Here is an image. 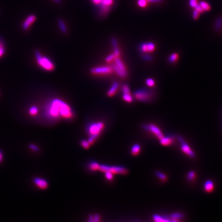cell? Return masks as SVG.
<instances>
[{
	"instance_id": "b9f144b4",
	"label": "cell",
	"mask_w": 222,
	"mask_h": 222,
	"mask_svg": "<svg viewBox=\"0 0 222 222\" xmlns=\"http://www.w3.org/2000/svg\"><path fill=\"white\" fill-rule=\"evenodd\" d=\"M29 148L34 151H38L39 150V148L37 147V145H29Z\"/></svg>"
},
{
	"instance_id": "603a6c76",
	"label": "cell",
	"mask_w": 222,
	"mask_h": 222,
	"mask_svg": "<svg viewBox=\"0 0 222 222\" xmlns=\"http://www.w3.org/2000/svg\"><path fill=\"white\" fill-rule=\"evenodd\" d=\"M153 218L154 220L156 221V222H168V221H170L167 218L165 219V217H162L161 216H158L157 214L154 215Z\"/></svg>"
},
{
	"instance_id": "7bdbcfd3",
	"label": "cell",
	"mask_w": 222,
	"mask_h": 222,
	"mask_svg": "<svg viewBox=\"0 0 222 222\" xmlns=\"http://www.w3.org/2000/svg\"><path fill=\"white\" fill-rule=\"evenodd\" d=\"M194 9H195L197 10L199 12V13H204V10L202 9V8H201V6H200L199 4H198V5H197V6L195 7V8H194Z\"/></svg>"
},
{
	"instance_id": "5b68a950",
	"label": "cell",
	"mask_w": 222,
	"mask_h": 222,
	"mask_svg": "<svg viewBox=\"0 0 222 222\" xmlns=\"http://www.w3.org/2000/svg\"><path fill=\"white\" fill-rule=\"evenodd\" d=\"M154 94L153 92L151 90L142 88L135 92L134 96L137 100L142 102H148L152 99Z\"/></svg>"
},
{
	"instance_id": "52a82bcc",
	"label": "cell",
	"mask_w": 222,
	"mask_h": 222,
	"mask_svg": "<svg viewBox=\"0 0 222 222\" xmlns=\"http://www.w3.org/2000/svg\"><path fill=\"white\" fill-rule=\"evenodd\" d=\"M113 71L111 66H102L94 67L91 70L92 73L94 75H107L110 74Z\"/></svg>"
},
{
	"instance_id": "bcb514c9",
	"label": "cell",
	"mask_w": 222,
	"mask_h": 222,
	"mask_svg": "<svg viewBox=\"0 0 222 222\" xmlns=\"http://www.w3.org/2000/svg\"><path fill=\"white\" fill-rule=\"evenodd\" d=\"M102 1V0H92V2L95 5H99L100 4L101 2Z\"/></svg>"
},
{
	"instance_id": "5bb4252c",
	"label": "cell",
	"mask_w": 222,
	"mask_h": 222,
	"mask_svg": "<svg viewBox=\"0 0 222 222\" xmlns=\"http://www.w3.org/2000/svg\"><path fill=\"white\" fill-rule=\"evenodd\" d=\"M111 67H112L113 70H114L116 73L118 75L119 77H121L122 78H124L128 75V73H126V72H123L122 70H121L119 68H118L116 64L114 63L111 64Z\"/></svg>"
},
{
	"instance_id": "ee69618b",
	"label": "cell",
	"mask_w": 222,
	"mask_h": 222,
	"mask_svg": "<svg viewBox=\"0 0 222 222\" xmlns=\"http://www.w3.org/2000/svg\"><path fill=\"white\" fill-rule=\"evenodd\" d=\"M143 58H144V59H145V60H147V61H149V60H151L152 59V57H151V56H149V55H144V56H143Z\"/></svg>"
},
{
	"instance_id": "3957f363",
	"label": "cell",
	"mask_w": 222,
	"mask_h": 222,
	"mask_svg": "<svg viewBox=\"0 0 222 222\" xmlns=\"http://www.w3.org/2000/svg\"><path fill=\"white\" fill-rule=\"evenodd\" d=\"M35 57L37 63L44 70L52 71L54 70L55 65L53 61L48 58L42 56L38 51H36Z\"/></svg>"
},
{
	"instance_id": "ba28073f",
	"label": "cell",
	"mask_w": 222,
	"mask_h": 222,
	"mask_svg": "<svg viewBox=\"0 0 222 222\" xmlns=\"http://www.w3.org/2000/svg\"><path fill=\"white\" fill-rule=\"evenodd\" d=\"M143 128L144 129H145L147 131H150L151 132H152L153 134L155 135L157 138L160 140L163 137V134L161 132V131H160V130L153 123H150L149 125H144Z\"/></svg>"
},
{
	"instance_id": "484cf974",
	"label": "cell",
	"mask_w": 222,
	"mask_h": 222,
	"mask_svg": "<svg viewBox=\"0 0 222 222\" xmlns=\"http://www.w3.org/2000/svg\"><path fill=\"white\" fill-rule=\"evenodd\" d=\"M122 99L128 103H131L133 101V98L131 94H122Z\"/></svg>"
},
{
	"instance_id": "d6986e66",
	"label": "cell",
	"mask_w": 222,
	"mask_h": 222,
	"mask_svg": "<svg viewBox=\"0 0 222 222\" xmlns=\"http://www.w3.org/2000/svg\"><path fill=\"white\" fill-rule=\"evenodd\" d=\"M141 151V145L139 144H135L132 147L131 150V154L133 156L137 155Z\"/></svg>"
},
{
	"instance_id": "681fc988",
	"label": "cell",
	"mask_w": 222,
	"mask_h": 222,
	"mask_svg": "<svg viewBox=\"0 0 222 222\" xmlns=\"http://www.w3.org/2000/svg\"><path fill=\"white\" fill-rule=\"evenodd\" d=\"M2 160V154L1 153H0V161Z\"/></svg>"
},
{
	"instance_id": "8992f818",
	"label": "cell",
	"mask_w": 222,
	"mask_h": 222,
	"mask_svg": "<svg viewBox=\"0 0 222 222\" xmlns=\"http://www.w3.org/2000/svg\"><path fill=\"white\" fill-rule=\"evenodd\" d=\"M178 141H179V143L181 144V149L184 153L186 155H188L189 156L194 158L195 157V153L192 150L190 147L186 143L185 141H184L183 138L181 136H178L177 137Z\"/></svg>"
},
{
	"instance_id": "e0dca14e",
	"label": "cell",
	"mask_w": 222,
	"mask_h": 222,
	"mask_svg": "<svg viewBox=\"0 0 222 222\" xmlns=\"http://www.w3.org/2000/svg\"><path fill=\"white\" fill-rule=\"evenodd\" d=\"M114 60H115V63H114L116 64V66L118 68H119L121 70H122L123 72H126V73H128L127 70H126V67L125 66V64H123L122 61L120 60L119 58L115 57Z\"/></svg>"
},
{
	"instance_id": "8fae6325",
	"label": "cell",
	"mask_w": 222,
	"mask_h": 222,
	"mask_svg": "<svg viewBox=\"0 0 222 222\" xmlns=\"http://www.w3.org/2000/svg\"><path fill=\"white\" fill-rule=\"evenodd\" d=\"M36 185L41 189H45L48 187V183L47 180L39 177H36L34 179Z\"/></svg>"
},
{
	"instance_id": "cb8c5ba5",
	"label": "cell",
	"mask_w": 222,
	"mask_h": 222,
	"mask_svg": "<svg viewBox=\"0 0 222 222\" xmlns=\"http://www.w3.org/2000/svg\"><path fill=\"white\" fill-rule=\"evenodd\" d=\"M155 175L157 176L158 178H159L161 181L163 182H166L167 179V177L166 175L165 174H164L162 172H158V171H156L155 172Z\"/></svg>"
},
{
	"instance_id": "7402d4cb",
	"label": "cell",
	"mask_w": 222,
	"mask_h": 222,
	"mask_svg": "<svg viewBox=\"0 0 222 222\" xmlns=\"http://www.w3.org/2000/svg\"><path fill=\"white\" fill-rule=\"evenodd\" d=\"M199 5L201 6L204 11H209L211 9L210 5L207 2H205V1H201Z\"/></svg>"
},
{
	"instance_id": "ac0fdd59",
	"label": "cell",
	"mask_w": 222,
	"mask_h": 222,
	"mask_svg": "<svg viewBox=\"0 0 222 222\" xmlns=\"http://www.w3.org/2000/svg\"><path fill=\"white\" fill-rule=\"evenodd\" d=\"M100 164L97 161H92L90 162V164H88V169L92 171H96L99 170V168H100Z\"/></svg>"
},
{
	"instance_id": "f546056e",
	"label": "cell",
	"mask_w": 222,
	"mask_h": 222,
	"mask_svg": "<svg viewBox=\"0 0 222 222\" xmlns=\"http://www.w3.org/2000/svg\"><path fill=\"white\" fill-rule=\"evenodd\" d=\"M140 50L141 52L143 53H149L148 48V45H147V43H142L140 46Z\"/></svg>"
},
{
	"instance_id": "8d00e7d4",
	"label": "cell",
	"mask_w": 222,
	"mask_h": 222,
	"mask_svg": "<svg viewBox=\"0 0 222 222\" xmlns=\"http://www.w3.org/2000/svg\"><path fill=\"white\" fill-rule=\"evenodd\" d=\"M200 13H199L197 10L194 9V11H193V13H192V18H193V19H194V20H197L198 19V18H199V17H200Z\"/></svg>"
},
{
	"instance_id": "7dc6e473",
	"label": "cell",
	"mask_w": 222,
	"mask_h": 222,
	"mask_svg": "<svg viewBox=\"0 0 222 222\" xmlns=\"http://www.w3.org/2000/svg\"><path fill=\"white\" fill-rule=\"evenodd\" d=\"M88 222H93V215H92V214H90V215H89L88 217Z\"/></svg>"
},
{
	"instance_id": "6da1fadb",
	"label": "cell",
	"mask_w": 222,
	"mask_h": 222,
	"mask_svg": "<svg viewBox=\"0 0 222 222\" xmlns=\"http://www.w3.org/2000/svg\"><path fill=\"white\" fill-rule=\"evenodd\" d=\"M45 114L47 117L54 120L60 118L70 119L74 114L73 110L69 104L58 98L52 99L47 104Z\"/></svg>"
},
{
	"instance_id": "83f0119b",
	"label": "cell",
	"mask_w": 222,
	"mask_h": 222,
	"mask_svg": "<svg viewBox=\"0 0 222 222\" xmlns=\"http://www.w3.org/2000/svg\"><path fill=\"white\" fill-rule=\"evenodd\" d=\"M5 52V45L4 42L2 40H0V58L3 56Z\"/></svg>"
},
{
	"instance_id": "30bf717a",
	"label": "cell",
	"mask_w": 222,
	"mask_h": 222,
	"mask_svg": "<svg viewBox=\"0 0 222 222\" xmlns=\"http://www.w3.org/2000/svg\"><path fill=\"white\" fill-rule=\"evenodd\" d=\"M36 20V17L34 14H31L27 18H26V19L24 20V22L23 23L22 28L24 30L26 31L28 29L31 27V25H32L35 21Z\"/></svg>"
},
{
	"instance_id": "f6af8a7d",
	"label": "cell",
	"mask_w": 222,
	"mask_h": 222,
	"mask_svg": "<svg viewBox=\"0 0 222 222\" xmlns=\"http://www.w3.org/2000/svg\"><path fill=\"white\" fill-rule=\"evenodd\" d=\"M147 2L149 3H160L163 0H145Z\"/></svg>"
},
{
	"instance_id": "277c9868",
	"label": "cell",
	"mask_w": 222,
	"mask_h": 222,
	"mask_svg": "<svg viewBox=\"0 0 222 222\" xmlns=\"http://www.w3.org/2000/svg\"><path fill=\"white\" fill-rule=\"evenodd\" d=\"M99 171L103 173L106 171H110L113 174L125 175L128 173V170L126 168H125L124 167L117 166L100 165L99 168Z\"/></svg>"
},
{
	"instance_id": "836d02e7",
	"label": "cell",
	"mask_w": 222,
	"mask_h": 222,
	"mask_svg": "<svg viewBox=\"0 0 222 222\" xmlns=\"http://www.w3.org/2000/svg\"><path fill=\"white\" fill-rule=\"evenodd\" d=\"M147 45H148V48L149 53H151L155 50V46L154 43H152V42L147 43Z\"/></svg>"
},
{
	"instance_id": "ffe728a7",
	"label": "cell",
	"mask_w": 222,
	"mask_h": 222,
	"mask_svg": "<svg viewBox=\"0 0 222 222\" xmlns=\"http://www.w3.org/2000/svg\"><path fill=\"white\" fill-rule=\"evenodd\" d=\"M222 27V18L219 17L216 20L215 25H214V29L216 32L220 31Z\"/></svg>"
},
{
	"instance_id": "4dcf8cb0",
	"label": "cell",
	"mask_w": 222,
	"mask_h": 222,
	"mask_svg": "<svg viewBox=\"0 0 222 222\" xmlns=\"http://www.w3.org/2000/svg\"><path fill=\"white\" fill-rule=\"evenodd\" d=\"M38 107H36L35 106H32L29 110V113L32 116L36 115L38 113Z\"/></svg>"
},
{
	"instance_id": "4316f807",
	"label": "cell",
	"mask_w": 222,
	"mask_h": 222,
	"mask_svg": "<svg viewBox=\"0 0 222 222\" xmlns=\"http://www.w3.org/2000/svg\"><path fill=\"white\" fill-rule=\"evenodd\" d=\"M171 217L173 219V221H177L179 219L183 217V215L181 213H175L172 214Z\"/></svg>"
},
{
	"instance_id": "9c48e42d",
	"label": "cell",
	"mask_w": 222,
	"mask_h": 222,
	"mask_svg": "<svg viewBox=\"0 0 222 222\" xmlns=\"http://www.w3.org/2000/svg\"><path fill=\"white\" fill-rule=\"evenodd\" d=\"M113 4V0H102L101 2L100 13L101 14H107L111 9V6Z\"/></svg>"
},
{
	"instance_id": "d4e9b609",
	"label": "cell",
	"mask_w": 222,
	"mask_h": 222,
	"mask_svg": "<svg viewBox=\"0 0 222 222\" xmlns=\"http://www.w3.org/2000/svg\"><path fill=\"white\" fill-rule=\"evenodd\" d=\"M122 94H131L129 86L126 84H125L122 85Z\"/></svg>"
},
{
	"instance_id": "60d3db41",
	"label": "cell",
	"mask_w": 222,
	"mask_h": 222,
	"mask_svg": "<svg viewBox=\"0 0 222 222\" xmlns=\"http://www.w3.org/2000/svg\"><path fill=\"white\" fill-rule=\"evenodd\" d=\"M100 221V216L99 214L93 215V222H98Z\"/></svg>"
},
{
	"instance_id": "f1b7e54d",
	"label": "cell",
	"mask_w": 222,
	"mask_h": 222,
	"mask_svg": "<svg viewBox=\"0 0 222 222\" xmlns=\"http://www.w3.org/2000/svg\"><path fill=\"white\" fill-rule=\"evenodd\" d=\"M179 58V55L177 53H173L172 54H171L169 58V61L170 63H174L176 61L177 59Z\"/></svg>"
},
{
	"instance_id": "2e32d148",
	"label": "cell",
	"mask_w": 222,
	"mask_h": 222,
	"mask_svg": "<svg viewBox=\"0 0 222 222\" xmlns=\"http://www.w3.org/2000/svg\"><path fill=\"white\" fill-rule=\"evenodd\" d=\"M204 188L207 192H211L214 189V183L211 180H208L205 182Z\"/></svg>"
},
{
	"instance_id": "1f68e13d",
	"label": "cell",
	"mask_w": 222,
	"mask_h": 222,
	"mask_svg": "<svg viewBox=\"0 0 222 222\" xmlns=\"http://www.w3.org/2000/svg\"><path fill=\"white\" fill-rule=\"evenodd\" d=\"M80 144H81L82 147L85 149H88L90 148V145H91L90 144H89V142H88V141H85V140H82L81 141V142H80Z\"/></svg>"
},
{
	"instance_id": "44dd1931",
	"label": "cell",
	"mask_w": 222,
	"mask_h": 222,
	"mask_svg": "<svg viewBox=\"0 0 222 222\" xmlns=\"http://www.w3.org/2000/svg\"><path fill=\"white\" fill-rule=\"evenodd\" d=\"M58 24H59V26L61 29V32L64 34H66L67 32V27H66V26L63 20L62 19H59L58 20Z\"/></svg>"
},
{
	"instance_id": "e575fe53",
	"label": "cell",
	"mask_w": 222,
	"mask_h": 222,
	"mask_svg": "<svg viewBox=\"0 0 222 222\" xmlns=\"http://www.w3.org/2000/svg\"><path fill=\"white\" fill-rule=\"evenodd\" d=\"M148 2L145 0H138L137 4L141 8H145L147 6Z\"/></svg>"
},
{
	"instance_id": "74e56055",
	"label": "cell",
	"mask_w": 222,
	"mask_h": 222,
	"mask_svg": "<svg viewBox=\"0 0 222 222\" xmlns=\"http://www.w3.org/2000/svg\"><path fill=\"white\" fill-rule=\"evenodd\" d=\"M146 84L149 86L152 87L155 85V82L152 78H148L146 80Z\"/></svg>"
},
{
	"instance_id": "ab89813d",
	"label": "cell",
	"mask_w": 222,
	"mask_h": 222,
	"mask_svg": "<svg viewBox=\"0 0 222 222\" xmlns=\"http://www.w3.org/2000/svg\"><path fill=\"white\" fill-rule=\"evenodd\" d=\"M115 56L114 54H112L110 55L109 56H107L106 58V61L107 62H110L112 60H113L114 59H115Z\"/></svg>"
},
{
	"instance_id": "d590c367",
	"label": "cell",
	"mask_w": 222,
	"mask_h": 222,
	"mask_svg": "<svg viewBox=\"0 0 222 222\" xmlns=\"http://www.w3.org/2000/svg\"><path fill=\"white\" fill-rule=\"evenodd\" d=\"M195 177V173L194 171H190L187 175V179L189 181H192Z\"/></svg>"
},
{
	"instance_id": "4fadbf2b",
	"label": "cell",
	"mask_w": 222,
	"mask_h": 222,
	"mask_svg": "<svg viewBox=\"0 0 222 222\" xmlns=\"http://www.w3.org/2000/svg\"><path fill=\"white\" fill-rule=\"evenodd\" d=\"M119 83L118 82L115 81L112 84V86H111L110 89L108 90L107 92V95L109 97H112L114 96L115 93L118 90L119 88Z\"/></svg>"
},
{
	"instance_id": "7a4b0ae2",
	"label": "cell",
	"mask_w": 222,
	"mask_h": 222,
	"mask_svg": "<svg viewBox=\"0 0 222 222\" xmlns=\"http://www.w3.org/2000/svg\"><path fill=\"white\" fill-rule=\"evenodd\" d=\"M104 126V123L101 122H94L88 125L86 128V132L90 136L88 141L90 145L94 144L95 141L100 136Z\"/></svg>"
},
{
	"instance_id": "d6a6232c",
	"label": "cell",
	"mask_w": 222,
	"mask_h": 222,
	"mask_svg": "<svg viewBox=\"0 0 222 222\" xmlns=\"http://www.w3.org/2000/svg\"><path fill=\"white\" fill-rule=\"evenodd\" d=\"M104 173L105 174V177L107 180L112 181V179H113V174L110 171H106Z\"/></svg>"
},
{
	"instance_id": "9a60e30c",
	"label": "cell",
	"mask_w": 222,
	"mask_h": 222,
	"mask_svg": "<svg viewBox=\"0 0 222 222\" xmlns=\"http://www.w3.org/2000/svg\"><path fill=\"white\" fill-rule=\"evenodd\" d=\"M111 42H112L113 47L114 55H115V57H118L120 55V51H119V49L118 48L117 41L115 38H112L111 39Z\"/></svg>"
},
{
	"instance_id": "c3c4849f",
	"label": "cell",
	"mask_w": 222,
	"mask_h": 222,
	"mask_svg": "<svg viewBox=\"0 0 222 222\" xmlns=\"http://www.w3.org/2000/svg\"><path fill=\"white\" fill-rule=\"evenodd\" d=\"M53 1L57 3H61V0H53Z\"/></svg>"
},
{
	"instance_id": "7c38bea8",
	"label": "cell",
	"mask_w": 222,
	"mask_h": 222,
	"mask_svg": "<svg viewBox=\"0 0 222 222\" xmlns=\"http://www.w3.org/2000/svg\"><path fill=\"white\" fill-rule=\"evenodd\" d=\"M174 136L172 135L169 136H163V137L160 139V143L164 145H170L173 144L174 141Z\"/></svg>"
},
{
	"instance_id": "f35d334b",
	"label": "cell",
	"mask_w": 222,
	"mask_h": 222,
	"mask_svg": "<svg viewBox=\"0 0 222 222\" xmlns=\"http://www.w3.org/2000/svg\"><path fill=\"white\" fill-rule=\"evenodd\" d=\"M198 4V0H189V5L192 8H195Z\"/></svg>"
}]
</instances>
